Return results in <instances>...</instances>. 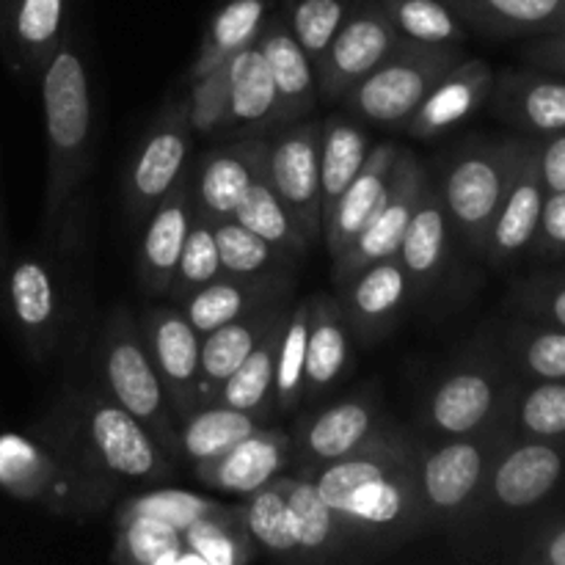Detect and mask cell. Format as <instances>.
Segmentation results:
<instances>
[{"label":"cell","mask_w":565,"mask_h":565,"mask_svg":"<svg viewBox=\"0 0 565 565\" xmlns=\"http://www.w3.org/2000/svg\"><path fill=\"white\" fill-rule=\"evenodd\" d=\"M419 441L395 419L340 461L303 472L356 546H395L428 530L417 472Z\"/></svg>","instance_id":"cell-1"},{"label":"cell","mask_w":565,"mask_h":565,"mask_svg":"<svg viewBox=\"0 0 565 565\" xmlns=\"http://www.w3.org/2000/svg\"><path fill=\"white\" fill-rule=\"evenodd\" d=\"M31 430L86 472L110 483H160L174 472V458L97 386H70L61 392Z\"/></svg>","instance_id":"cell-2"},{"label":"cell","mask_w":565,"mask_h":565,"mask_svg":"<svg viewBox=\"0 0 565 565\" xmlns=\"http://www.w3.org/2000/svg\"><path fill=\"white\" fill-rule=\"evenodd\" d=\"M42 88L44 138H47V193L44 226L47 237L58 230L72 196L92 171L94 160V108L86 61L75 39L66 33L39 70Z\"/></svg>","instance_id":"cell-3"},{"label":"cell","mask_w":565,"mask_h":565,"mask_svg":"<svg viewBox=\"0 0 565 565\" xmlns=\"http://www.w3.org/2000/svg\"><path fill=\"white\" fill-rule=\"evenodd\" d=\"M516 375L500 345V331L469 342L456 362L434 381L419 412L425 439L483 434L508 425V403Z\"/></svg>","instance_id":"cell-4"},{"label":"cell","mask_w":565,"mask_h":565,"mask_svg":"<svg viewBox=\"0 0 565 565\" xmlns=\"http://www.w3.org/2000/svg\"><path fill=\"white\" fill-rule=\"evenodd\" d=\"M94 373H97V390L119 403L127 414H132L177 461L180 458V419L154 370L138 320L121 303L110 309L94 342Z\"/></svg>","instance_id":"cell-5"},{"label":"cell","mask_w":565,"mask_h":565,"mask_svg":"<svg viewBox=\"0 0 565 565\" xmlns=\"http://www.w3.org/2000/svg\"><path fill=\"white\" fill-rule=\"evenodd\" d=\"M0 489L70 519H88L105 508L116 483L86 472L33 430L0 434Z\"/></svg>","instance_id":"cell-6"},{"label":"cell","mask_w":565,"mask_h":565,"mask_svg":"<svg viewBox=\"0 0 565 565\" xmlns=\"http://www.w3.org/2000/svg\"><path fill=\"white\" fill-rule=\"evenodd\" d=\"M511 436L508 425H497L483 434L419 441V494L430 527L458 530L472 522L491 463Z\"/></svg>","instance_id":"cell-7"},{"label":"cell","mask_w":565,"mask_h":565,"mask_svg":"<svg viewBox=\"0 0 565 565\" xmlns=\"http://www.w3.org/2000/svg\"><path fill=\"white\" fill-rule=\"evenodd\" d=\"M6 303L22 348L36 364L50 362L66 348L75 326L77 301L72 298L70 268L61 257L25 252L9 259L3 270Z\"/></svg>","instance_id":"cell-8"},{"label":"cell","mask_w":565,"mask_h":565,"mask_svg":"<svg viewBox=\"0 0 565 565\" xmlns=\"http://www.w3.org/2000/svg\"><path fill=\"white\" fill-rule=\"evenodd\" d=\"M527 138L475 143L450 160L441 177V202L452 230L461 235L469 252L483 257L489 230L497 218L502 196L516 171Z\"/></svg>","instance_id":"cell-9"},{"label":"cell","mask_w":565,"mask_h":565,"mask_svg":"<svg viewBox=\"0 0 565 565\" xmlns=\"http://www.w3.org/2000/svg\"><path fill=\"white\" fill-rule=\"evenodd\" d=\"M461 58L458 47H434L403 39L395 53L362 77L340 103L370 125L406 130L430 88Z\"/></svg>","instance_id":"cell-10"},{"label":"cell","mask_w":565,"mask_h":565,"mask_svg":"<svg viewBox=\"0 0 565 565\" xmlns=\"http://www.w3.org/2000/svg\"><path fill=\"white\" fill-rule=\"evenodd\" d=\"M565 480V441L511 439L494 458L472 522L516 516L544 505Z\"/></svg>","instance_id":"cell-11"},{"label":"cell","mask_w":565,"mask_h":565,"mask_svg":"<svg viewBox=\"0 0 565 565\" xmlns=\"http://www.w3.org/2000/svg\"><path fill=\"white\" fill-rule=\"evenodd\" d=\"M191 132L185 99H171L154 116L125 174V210L130 221L143 224L166 193L188 174Z\"/></svg>","instance_id":"cell-12"},{"label":"cell","mask_w":565,"mask_h":565,"mask_svg":"<svg viewBox=\"0 0 565 565\" xmlns=\"http://www.w3.org/2000/svg\"><path fill=\"white\" fill-rule=\"evenodd\" d=\"M428 182L430 180L425 174L423 163L417 160V154L408 152V149H401V154L395 160V169L390 174V182L384 188V196H381L379 207L370 215L367 226L359 232L356 241L348 246V252L334 259L337 285L351 279L356 270L367 268V265L395 257L403 235L408 230V221H412Z\"/></svg>","instance_id":"cell-13"},{"label":"cell","mask_w":565,"mask_h":565,"mask_svg":"<svg viewBox=\"0 0 565 565\" xmlns=\"http://www.w3.org/2000/svg\"><path fill=\"white\" fill-rule=\"evenodd\" d=\"M265 180L276 196L287 204L301 224L309 243L323 237V213H320V125L298 121L279 127L268 138L265 154Z\"/></svg>","instance_id":"cell-14"},{"label":"cell","mask_w":565,"mask_h":565,"mask_svg":"<svg viewBox=\"0 0 565 565\" xmlns=\"http://www.w3.org/2000/svg\"><path fill=\"white\" fill-rule=\"evenodd\" d=\"M401 42L403 36L379 3H353L334 42L329 44L323 64L318 66V97L340 103L362 77L384 64Z\"/></svg>","instance_id":"cell-15"},{"label":"cell","mask_w":565,"mask_h":565,"mask_svg":"<svg viewBox=\"0 0 565 565\" xmlns=\"http://www.w3.org/2000/svg\"><path fill=\"white\" fill-rule=\"evenodd\" d=\"M386 423L390 417L375 392H359L345 401L329 403L298 419L296 434L290 436L292 461L301 463L303 472L340 461L373 439Z\"/></svg>","instance_id":"cell-16"},{"label":"cell","mask_w":565,"mask_h":565,"mask_svg":"<svg viewBox=\"0 0 565 565\" xmlns=\"http://www.w3.org/2000/svg\"><path fill=\"white\" fill-rule=\"evenodd\" d=\"M147 351L152 356L163 390L169 395L177 419L202 406L199 395V359H202V334L191 326L177 303L149 307L138 318Z\"/></svg>","instance_id":"cell-17"},{"label":"cell","mask_w":565,"mask_h":565,"mask_svg":"<svg viewBox=\"0 0 565 565\" xmlns=\"http://www.w3.org/2000/svg\"><path fill=\"white\" fill-rule=\"evenodd\" d=\"M268 138L246 136L202 154L196 169L188 171V188L196 215L224 221L235 215L252 185L265 177Z\"/></svg>","instance_id":"cell-18"},{"label":"cell","mask_w":565,"mask_h":565,"mask_svg":"<svg viewBox=\"0 0 565 565\" xmlns=\"http://www.w3.org/2000/svg\"><path fill=\"white\" fill-rule=\"evenodd\" d=\"M544 199L546 188L541 180L535 143L524 141L516 171H513L511 185L502 196L483 248V257L491 268H511L530 252L535 230H539L541 210H544Z\"/></svg>","instance_id":"cell-19"},{"label":"cell","mask_w":565,"mask_h":565,"mask_svg":"<svg viewBox=\"0 0 565 565\" xmlns=\"http://www.w3.org/2000/svg\"><path fill=\"white\" fill-rule=\"evenodd\" d=\"M337 287L342 290L340 303L353 337L362 345H373L375 340L390 334L414 296L412 279L397 257L367 265Z\"/></svg>","instance_id":"cell-20"},{"label":"cell","mask_w":565,"mask_h":565,"mask_svg":"<svg viewBox=\"0 0 565 565\" xmlns=\"http://www.w3.org/2000/svg\"><path fill=\"white\" fill-rule=\"evenodd\" d=\"M489 105L497 119L533 138L565 130V75L539 70H505L494 75Z\"/></svg>","instance_id":"cell-21"},{"label":"cell","mask_w":565,"mask_h":565,"mask_svg":"<svg viewBox=\"0 0 565 565\" xmlns=\"http://www.w3.org/2000/svg\"><path fill=\"white\" fill-rule=\"evenodd\" d=\"M292 463V439L287 430L259 425L257 430L221 452L213 461L193 467L199 483L232 497H248L274 483Z\"/></svg>","instance_id":"cell-22"},{"label":"cell","mask_w":565,"mask_h":565,"mask_svg":"<svg viewBox=\"0 0 565 565\" xmlns=\"http://www.w3.org/2000/svg\"><path fill=\"white\" fill-rule=\"evenodd\" d=\"M292 287H296L292 268H279L259 276L221 274L204 287L193 290L191 296L182 298L177 307L191 320L193 329L204 337L218 326L230 323V320L254 312L263 303L292 296Z\"/></svg>","instance_id":"cell-23"},{"label":"cell","mask_w":565,"mask_h":565,"mask_svg":"<svg viewBox=\"0 0 565 565\" xmlns=\"http://www.w3.org/2000/svg\"><path fill=\"white\" fill-rule=\"evenodd\" d=\"M70 0H0V53L22 77H39L47 55L66 36Z\"/></svg>","instance_id":"cell-24"},{"label":"cell","mask_w":565,"mask_h":565,"mask_svg":"<svg viewBox=\"0 0 565 565\" xmlns=\"http://www.w3.org/2000/svg\"><path fill=\"white\" fill-rule=\"evenodd\" d=\"M193 215L196 210H193L185 174L143 221L147 226H143L141 246H138V281L147 296L163 298L169 292Z\"/></svg>","instance_id":"cell-25"},{"label":"cell","mask_w":565,"mask_h":565,"mask_svg":"<svg viewBox=\"0 0 565 565\" xmlns=\"http://www.w3.org/2000/svg\"><path fill=\"white\" fill-rule=\"evenodd\" d=\"M290 296L263 303L243 318L218 326L202 337V359H199V395L202 403L215 401L224 381L246 362L248 353L290 315Z\"/></svg>","instance_id":"cell-26"},{"label":"cell","mask_w":565,"mask_h":565,"mask_svg":"<svg viewBox=\"0 0 565 565\" xmlns=\"http://www.w3.org/2000/svg\"><path fill=\"white\" fill-rule=\"evenodd\" d=\"M491 86H494V70L483 58H467L463 55L450 72L441 75L423 99L414 116L408 119L406 130L414 138H436L450 132L463 119L489 103Z\"/></svg>","instance_id":"cell-27"},{"label":"cell","mask_w":565,"mask_h":565,"mask_svg":"<svg viewBox=\"0 0 565 565\" xmlns=\"http://www.w3.org/2000/svg\"><path fill=\"white\" fill-rule=\"evenodd\" d=\"M279 94V121L276 130L307 119L318 103V72L312 58L303 53L298 39L287 28L285 14H268L257 39Z\"/></svg>","instance_id":"cell-28"},{"label":"cell","mask_w":565,"mask_h":565,"mask_svg":"<svg viewBox=\"0 0 565 565\" xmlns=\"http://www.w3.org/2000/svg\"><path fill=\"white\" fill-rule=\"evenodd\" d=\"M351 323L345 318L340 298H309V334H307V384L303 401H320L329 395L353 364Z\"/></svg>","instance_id":"cell-29"},{"label":"cell","mask_w":565,"mask_h":565,"mask_svg":"<svg viewBox=\"0 0 565 565\" xmlns=\"http://www.w3.org/2000/svg\"><path fill=\"white\" fill-rule=\"evenodd\" d=\"M276 121H279V94L268 61L254 42L252 47L230 58V103H226L221 136H259L265 130H276Z\"/></svg>","instance_id":"cell-30"},{"label":"cell","mask_w":565,"mask_h":565,"mask_svg":"<svg viewBox=\"0 0 565 565\" xmlns=\"http://www.w3.org/2000/svg\"><path fill=\"white\" fill-rule=\"evenodd\" d=\"M397 154H401V147H395V143L370 147L364 166L359 169V174L353 177V182L345 188L340 202L329 213V218L323 224V241L331 263L337 257H342L348 252V246L356 241L359 232L367 226L370 215H373L381 196H384V188L390 182L392 169H395Z\"/></svg>","instance_id":"cell-31"},{"label":"cell","mask_w":565,"mask_h":565,"mask_svg":"<svg viewBox=\"0 0 565 565\" xmlns=\"http://www.w3.org/2000/svg\"><path fill=\"white\" fill-rule=\"evenodd\" d=\"M450 232L452 224L447 218L439 188L428 182L395 254L412 279L414 292H428L439 285L450 259Z\"/></svg>","instance_id":"cell-32"},{"label":"cell","mask_w":565,"mask_h":565,"mask_svg":"<svg viewBox=\"0 0 565 565\" xmlns=\"http://www.w3.org/2000/svg\"><path fill=\"white\" fill-rule=\"evenodd\" d=\"M285 494L292 539H296V561H337L356 546L329 502L320 497L312 478L307 475L285 478Z\"/></svg>","instance_id":"cell-33"},{"label":"cell","mask_w":565,"mask_h":565,"mask_svg":"<svg viewBox=\"0 0 565 565\" xmlns=\"http://www.w3.org/2000/svg\"><path fill=\"white\" fill-rule=\"evenodd\" d=\"M467 28L494 39L544 36L565 28V0H445Z\"/></svg>","instance_id":"cell-34"},{"label":"cell","mask_w":565,"mask_h":565,"mask_svg":"<svg viewBox=\"0 0 565 565\" xmlns=\"http://www.w3.org/2000/svg\"><path fill=\"white\" fill-rule=\"evenodd\" d=\"M268 20V0H224L210 17L199 53L193 55L188 83L218 70L241 50L252 47Z\"/></svg>","instance_id":"cell-35"},{"label":"cell","mask_w":565,"mask_h":565,"mask_svg":"<svg viewBox=\"0 0 565 565\" xmlns=\"http://www.w3.org/2000/svg\"><path fill=\"white\" fill-rule=\"evenodd\" d=\"M370 154V138L351 116H331L320 125V213L323 224Z\"/></svg>","instance_id":"cell-36"},{"label":"cell","mask_w":565,"mask_h":565,"mask_svg":"<svg viewBox=\"0 0 565 565\" xmlns=\"http://www.w3.org/2000/svg\"><path fill=\"white\" fill-rule=\"evenodd\" d=\"M259 425L265 423L221 401L202 403L180 419V458H185L191 467L213 461L221 452L246 439Z\"/></svg>","instance_id":"cell-37"},{"label":"cell","mask_w":565,"mask_h":565,"mask_svg":"<svg viewBox=\"0 0 565 565\" xmlns=\"http://www.w3.org/2000/svg\"><path fill=\"white\" fill-rule=\"evenodd\" d=\"M500 345L516 379L565 381V329L513 320L500 331Z\"/></svg>","instance_id":"cell-38"},{"label":"cell","mask_w":565,"mask_h":565,"mask_svg":"<svg viewBox=\"0 0 565 565\" xmlns=\"http://www.w3.org/2000/svg\"><path fill=\"white\" fill-rule=\"evenodd\" d=\"M505 423L516 439L565 441V381L519 379Z\"/></svg>","instance_id":"cell-39"},{"label":"cell","mask_w":565,"mask_h":565,"mask_svg":"<svg viewBox=\"0 0 565 565\" xmlns=\"http://www.w3.org/2000/svg\"><path fill=\"white\" fill-rule=\"evenodd\" d=\"M287 318L254 348L246 356V362L224 381L215 401L226 403V406L246 412L257 417L259 423L270 417L274 412V370H276V353H279L281 331H285Z\"/></svg>","instance_id":"cell-40"},{"label":"cell","mask_w":565,"mask_h":565,"mask_svg":"<svg viewBox=\"0 0 565 565\" xmlns=\"http://www.w3.org/2000/svg\"><path fill=\"white\" fill-rule=\"evenodd\" d=\"M235 221H241L246 230H252L254 235H259L263 241H268L270 246L279 248L287 259L298 263L309 254L312 243L303 235L301 224L296 221V215L287 210V204L276 196L274 188L268 185V180H257L252 185V191L246 193V199L241 202V207L232 215Z\"/></svg>","instance_id":"cell-41"},{"label":"cell","mask_w":565,"mask_h":565,"mask_svg":"<svg viewBox=\"0 0 565 565\" xmlns=\"http://www.w3.org/2000/svg\"><path fill=\"white\" fill-rule=\"evenodd\" d=\"M241 516L243 527L252 535L254 546L259 552L270 557H281V561H296L298 552L290 527V511H287L285 475L254 491V494H248L246 502L241 505Z\"/></svg>","instance_id":"cell-42"},{"label":"cell","mask_w":565,"mask_h":565,"mask_svg":"<svg viewBox=\"0 0 565 565\" xmlns=\"http://www.w3.org/2000/svg\"><path fill=\"white\" fill-rule=\"evenodd\" d=\"M403 39L434 47H458L467 42L469 28L445 0H390L379 3Z\"/></svg>","instance_id":"cell-43"},{"label":"cell","mask_w":565,"mask_h":565,"mask_svg":"<svg viewBox=\"0 0 565 565\" xmlns=\"http://www.w3.org/2000/svg\"><path fill=\"white\" fill-rule=\"evenodd\" d=\"M182 541L196 565H243L257 555L252 535L243 527L241 505L191 524L182 530Z\"/></svg>","instance_id":"cell-44"},{"label":"cell","mask_w":565,"mask_h":565,"mask_svg":"<svg viewBox=\"0 0 565 565\" xmlns=\"http://www.w3.org/2000/svg\"><path fill=\"white\" fill-rule=\"evenodd\" d=\"M110 561L125 565H185L193 563L180 530L154 519L116 522V544Z\"/></svg>","instance_id":"cell-45"},{"label":"cell","mask_w":565,"mask_h":565,"mask_svg":"<svg viewBox=\"0 0 565 565\" xmlns=\"http://www.w3.org/2000/svg\"><path fill=\"white\" fill-rule=\"evenodd\" d=\"M307 334H309V298L292 303L285 331L279 340L274 370V412L290 414L303 403L307 384Z\"/></svg>","instance_id":"cell-46"},{"label":"cell","mask_w":565,"mask_h":565,"mask_svg":"<svg viewBox=\"0 0 565 565\" xmlns=\"http://www.w3.org/2000/svg\"><path fill=\"white\" fill-rule=\"evenodd\" d=\"M213 235L215 246H218L221 274L259 276L292 265V259H287L279 248H274L268 241L254 235L252 230H246L235 218L213 221Z\"/></svg>","instance_id":"cell-47"},{"label":"cell","mask_w":565,"mask_h":565,"mask_svg":"<svg viewBox=\"0 0 565 565\" xmlns=\"http://www.w3.org/2000/svg\"><path fill=\"white\" fill-rule=\"evenodd\" d=\"M224 511H230V505H221V502L207 500V497L180 489H158L121 502L119 511H116V522H121V519H154V522H163L182 533L191 524L218 516Z\"/></svg>","instance_id":"cell-48"},{"label":"cell","mask_w":565,"mask_h":565,"mask_svg":"<svg viewBox=\"0 0 565 565\" xmlns=\"http://www.w3.org/2000/svg\"><path fill=\"white\" fill-rule=\"evenodd\" d=\"M351 6L353 0H287V28L298 39L303 53L312 58L315 72L323 64L329 44L334 42Z\"/></svg>","instance_id":"cell-49"},{"label":"cell","mask_w":565,"mask_h":565,"mask_svg":"<svg viewBox=\"0 0 565 565\" xmlns=\"http://www.w3.org/2000/svg\"><path fill=\"white\" fill-rule=\"evenodd\" d=\"M215 276H221V257L218 246H215L213 221L193 215V224L188 230L185 246L177 259L174 279H171L166 298H171V303H180L182 298L213 281Z\"/></svg>","instance_id":"cell-50"},{"label":"cell","mask_w":565,"mask_h":565,"mask_svg":"<svg viewBox=\"0 0 565 565\" xmlns=\"http://www.w3.org/2000/svg\"><path fill=\"white\" fill-rule=\"evenodd\" d=\"M511 303L522 318L565 329V270H550L522 279L511 292Z\"/></svg>","instance_id":"cell-51"},{"label":"cell","mask_w":565,"mask_h":565,"mask_svg":"<svg viewBox=\"0 0 565 565\" xmlns=\"http://www.w3.org/2000/svg\"><path fill=\"white\" fill-rule=\"evenodd\" d=\"M226 103H230V61L199 81H191V94L185 97L191 130L199 136L221 132V125L226 119Z\"/></svg>","instance_id":"cell-52"},{"label":"cell","mask_w":565,"mask_h":565,"mask_svg":"<svg viewBox=\"0 0 565 565\" xmlns=\"http://www.w3.org/2000/svg\"><path fill=\"white\" fill-rule=\"evenodd\" d=\"M527 254L539 263L565 259V191L546 193L539 230H535L533 246Z\"/></svg>","instance_id":"cell-53"},{"label":"cell","mask_w":565,"mask_h":565,"mask_svg":"<svg viewBox=\"0 0 565 565\" xmlns=\"http://www.w3.org/2000/svg\"><path fill=\"white\" fill-rule=\"evenodd\" d=\"M511 561L522 565H565V513L524 535Z\"/></svg>","instance_id":"cell-54"},{"label":"cell","mask_w":565,"mask_h":565,"mask_svg":"<svg viewBox=\"0 0 565 565\" xmlns=\"http://www.w3.org/2000/svg\"><path fill=\"white\" fill-rule=\"evenodd\" d=\"M533 143L546 193L565 191V130L555 136L533 138Z\"/></svg>","instance_id":"cell-55"},{"label":"cell","mask_w":565,"mask_h":565,"mask_svg":"<svg viewBox=\"0 0 565 565\" xmlns=\"http://www.w3.org/2000/svg\"><path fill=\"white\" fill-rule=\"evenodd\" d=\"M522 58L527 61L530 66L565 75V28L530 39L522 47Z\"/></svg>","instance_id":"cell-56"},{"label":"cell","mask_w":565,"mask_h":565,"mask_svg":"<svg viewBox=\"0 0 565 565\" xmlns=\"http://www.w3.org/2000/svg\"><path fill=\"white\" fill-rule=\"evenodd\" d=\"M6 263H9V252H6V226H3V207H0V276H3Z\"/></svg>","instance_id":"cell-57"},{"label":"cell","mask_w":565,"mask_h":565,"mask_svg":"<svg viewBox=\"0 0 565 565\" xmlns=\"http://www.w3.org/2000/svg\"><path fill=\"white\" fill-rule=\"evenodd\" d=\"M370 3H390V0H370Z\"/></svg>","instance_id":"cell-58"}]
</instances>
